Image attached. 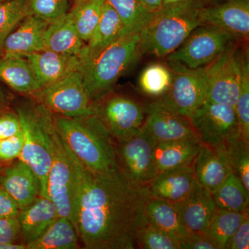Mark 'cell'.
<instances>
[{
  "label": "cell",
  "mask_w": 249,
  "mask_h": 249,
  "mask_svg": "<svg viewBox=\"0 0 249 249\" xmlns=\"http://www.w3.org/2000/svg\"><path fill=\"white\" fill-rule=\"evenodd\" d=\"M229 1V0H217L215 2H219V1Z\"/></svg>",
  "instance_id": "f907efd6"
},
{
  "label": "cell",
  "mask_w": 249,
  "mask_h": 249,
  "mask_svg": "<svg viewBox=\"0 0 249 249\" xmlns=\"http://www.w3.org/2000/svg\"><path fill=\"white\" fill-rule=\"evenodd\" d=\"M106 0H75L69 12L80 38L89 40L102 15Z\"/></svg>",
  "instance_id": "1f68e13d"
},
{
  "label": "cell",
  "mask_w": 249,
  "mask_h": 249,
  "mask_svg": "<svg viewBox=\"0 0 249 249\" xmlns=\"http://www.w3.org/2000/svg\"><path fill=\"white\" fill-rule=\"evenodd\" d=\"M0 80L21 94L32 96L41 89L27 58L14 54L0 58Z\"/></svg>",
  "instance_id": "484cf974"
},
{
  "label": "cell",
  "mask_w": 249,
  "mask_h": 249,
  "mask_svg": "<svg viewBox=\"0 0 249 249\" xmlns=\"http://www.w3.org/2000/svg\"><path fill=\"white\" fill-rule=\"evenodd\" d=\"M180 249H215L204 233L191 232L179 240Z\"/></svg>",
  "instance_id": "ee69618b"
},
{
  "label": "cell",
  "mask_w": 249,
  "mask_h": 249,
  "mask_svg": "<svg viewBox=\"0 0 249 249\" xmlns=\"http://www.w3.org/2000/svg\"><path fill=\"white\" fill-rule=\"evenodd\" d=\"M212 196L217 209L238 212L249 210V192L240 178L232 173Z\"/></svg>",
  "instance_id": "f546056e"
},
{
  "label": "cell",
  "mask_w": 249,
  "mask_h": 249,
  "mask_svg": "<svg viewBox=\"0 0 249 249\" xmlns=\"http://www.w3.org/2000/svg\"><path fill=\"white\" fill-rule=\"evenodd\" d=\"M144 109L145 118L142 129L156 143L199 139L189 118L165 107L158 99L147 103Z\"/></svg>",
  "instance_id": "5bb4252c"
},
{
  "label": "cell",
  "mask_w": 249,
  "mask_h": 249,
  "mask_svg": "<svg viewBox=\"0 0 249 249\" xmlns=\"http://www.w3.org/2000/svg\"><path fill=\"white\" fill-rule=\"evenodd\" d=\"M71 1H75V0H71Z\"/></svg>",
  "instance_id": "db71d44e"
},
{
  "label": "cell",
  "mask_w": 249,
  "mask_h": 249,
  "mask_svg": "<svg viewBox=\"0 0 249 249\" xmlns=\"http://www.w3.org/2000/svg\"><path fill=\"white\" fill-rule=\"evenodd\" d=\"M0 185L12 196L19 210L42 196L40 178L27 163L19 160L10 166L1 168Z\"/></svg>",
  "instance_id": "2e32d148"
},
{
  "label": "cell",
  "mask_w": 249,
  "mask_h": 249,
  "mask_svg": "<svg viewBox=\"0 0 249 249\" xmlns=\"http://www.w3.org/2000/svg\"><path fill=\"white\" fill-rule=\"evenodd\" d=\"M191 121L203 145L217 147L240 130L235 108L206 101Z\"/></svg>",
  "instance_id": "4fadbf2b"
},
{
  "label": "cell",
  "mask_w": 249,
  "mask_h": 249,
  "mask_svg": "<svg viewBox=\"0 0 249 249\" xmlns=\"http://www.w3.org/2000/svg\"><path fill=\"white\" fill-rule=\"evenodd\" d=\"M204 4H210L215 2L217 0H201Z\"/></svg>",
  "instance_id": "681fc988"
},
{
  "label": "cell",
  "mask_w": 249,
  "mask_h": 249,
  "mask_svg": "<svg viewBox=\"0 0 249 249\" xmlns=\"http://www.w3.org/2000/svg\"><path fill=\"white\" fill-rule=\"evenodd\" d=\"M19 116L24 143L18 160L27 163L40 178L42 196L46 185L53 152L54 127L52 113L30 98L16 107Z\"/></svg>",
  "instance_id": "5b68a950"
},
{
  "label": "cell",
  "mask_w": 249,
  "mask_h": 249,
  "mask_svg": "<svg viewBox=\"0 0 249 249\" xmlns=\"http://www.w3.org/2000/svg\"><path fill=\"white\" fill-rule=\"evenodd\" d=\"M111 92L94 103L95 114L114 142H119L141 130L145 121V109L144 106L132 98Z\"/></svg>",
  "instance_id": "7c38bea8"
},
{
  "label": "cell",
  "mask_w": 249,
  "mask_h": 249,
  "mask_svg": "<svg viewBox=\"0 0 249 249\" xmlns=\"http://www.w3.org/2000/svg\"><path fill=\"white\" fill-rule=\"evenodd\" d=\"M29 16L44 19L48 23L57 20L70 11V0H27Z\"/></svg>",
  "instance_id": "d590c367"
},
{
  "label": "cell",
  "mask_w": 249,
  "mask_h": 249,
  "mask_svg": "<svg viewBox=\"0 0 249 249\" xmlns=\"http://www.w3.org/2000/svg\"><path fill=\"white\" fill-rule=\"evenodd\" d=\"M47 50L79 58L85 42L80 38L70 13L49 23L44 35Z\"/></svg>",
  "instance_id": "d4e9b609"
},
{
  "label": "cell",
  "mask_w": 249,
  "mask_h": 249,
  "mask_svg": "<svg viewBox=\"0 0 249 249\" xmlns=\"http://www.w3.org/2000/svg\"><path fill=\"white\" fill-rule=\"evenodd\" d=\"M21 131L20 121L16 111L5 109L0 112V140L16 135Z\"/></svg>",
  "instance_id": "ab89813d"
},
{
  "label": "cell",
  "mask_w": 249,
  "mask_h": 249,
  "mask_svg": "<svg viewBox=\"0 0 249 249\" xmlns=\"http://www.w3.org/2000/svg\"><path fill=\"white\" fill-rule=\"evenodd\" d=\"M201 25L227 31L237 40L249 36V0H229L204 4L199 12Z\"/></svg>",
  "instance_id": "9a60e30c"
},
{
  "label": "cell",
  "mask_w": 249,
  "mask_h": 249,
  "mask_svg": "<svg viewBox=\"0 0 249 249\" xmlns=\"http://www.w3.org/2000/svg\"><path fill=\"white\" fill-rule=\"evenodd\" d=\"M223 147L232 173L240 178L249 192V142L239 130L226 141Z\"/></svg>",
  "instance_id": "d6a6232c"
},
{
  "label": "cell",
  "mask_w": 249,
  "mask_h": 249,
  "mask_svg": "<svg viewBox=\"0 0 249 249\" xmlns=\"http://www.w3.org/2000/svg\"><path fill=\"white\" fill-rule=\"evenodd\" d=\"M249 214H247L228 242L226 249L249 248Z\"/></svg>",
  "instance_id": "b9f144b4"
},
{
  "label": "cell",
  "mask_w": 249,
  "mask_h": 249,
  "mask_svg": "<svg viewBox=\"0 0 249 249\" xmlns=\"http://www.w3.org/2000/svg\"><path fill=\"white\" fill-rule=\"evenodd\" d=\"M173 204L183 225L195 233H204L216 209L212 194L197 181L188 196Z\"/></svg>",
  "instance_id": "e0dca14e"
},
{
  "label": "cell",
  "mask_w": 249,
  "mask_h": 249,
  "mask_svg": "<svg viewBox=\"0 0 249 249\" xmlns=\"http://www.w3.org/2000/svg\"><path fill=\"white\" fill-rule=\"evenodd\" d=\"M59 217L55 204L45 196H38L19 210L17 219L22 243L27 246L38 238Z\"/></svg>",
  "instance_id": "44dd1931"
},
{
  "label": "cell",
  "mask_w": 249,
  "mask_h": 249,
  "mask_svg": "<svg viewBox=\"0 0 249 249\" xmlns=\"http://www.w3.org/2000/svg\"><path fill=\"white\" fill-rule=\"evenodd\" d=\"M52 116L57 132L86 169L96 175L119 173L114 140L96 114L78 118Z\"/></svg>",
  "instance_id": "7a4b0ae2"
},
{
  "label": "cell",
  "mask_w": 249,
  "mask_h": 249,
  "mask_svg": "<svg viewBox=\"0 0 249 249\" xmlns=\"http://www.w3.org/2000/svg\"><path fill=\"white\" fill-rule=\"evenodd\" d=\"M53 142V159L47 177L46 195L55 204L59 216L70 219L76 227L77 202L74 170L66 143L55 128Z\"/></svg>",
  "instance_id": "ba28073f"
},
{
  "label": "cell",
  "mask_w": 249,
  "mask_h": 249,
  "mask_svg": "<svg viewBox=\"0 0 249 249\" xmlns=\"http://www.w3.org/2000/svg\"><path fill=\"white\" fill-rule=\"evenodd\" d=\"M1 168H2V166L0 164V171H1Z\"/></svg>",
  "instance_id": "f5cc1de1"
},
{
  "label": "cell",
  "mask_w": 249,
  "mask_h": 249,
  "mask_svg": "<svg viewBox=\"0 0 249 249\" xmlns=\"http://www.w3.org/2000/svg\"><path fill=\"white\" fill-rule=\"evenodd\" d=\"M144 211L150 225L178 241L192 232L183 225L178 211L170 201L150 196L145 201Z\"/></svg>",
  "instance_id": "4316f807"
},
{
  "label": "cell",
  "mask_w": 249,
  "mask_h": 249,
  "mask_svg": "<svg viewBox=\"0 0 249 249\" xmlns=\"http://www.w3.org/2000/svg\"><path fill=\"white\" fill-rule=\"evenodd\" d=\"M143 53L139 34L123 36L91 58L80 60L78 70L93 103L111 92L116 82Z\"/></svg>",
  "instance_id": "3957f363"
},
{
  "label": "cell",
  "mask_w": 249,
  "mask_h": 249,
  "mask_svg": "<svg viewBox=\"0 0 249 249\" xmlns=\"http://www.w3.org/2000/svg\"><path fill=\"white\" fill-rule=\"evenodd\" d=\"M124 26L115 10L106 1L102 15L89 40L85 43L80 60L91 58L124 36Z\"/></svg>",
  "instance_id": "603a6c76"
},
{
  "label": "cell",
  "mask_w": 249,
  "mask_h": 249,
  "mask_svg": "<svg viewBox=\"0 0 249 249\" xmlns=\"http://www.w3.org/2000/svg\"><path fill=\"white\" fill-rule=\"evenodd\" d=\"M67 148L76 181V229L83 248L135 249L137 232L147 224L148 188L130 184L119 173L94 175Z\"/></svg>",
  "instance_id": "6da1fadb"
},
{
  "label": "cell",
  "mask_w": 249,
  "mask_h": 249,
  "mask_svg": "<svg viewBox=\"0 0 249 249\" xmlns=\"http://www.w3.org/2000/svg\"><path fill=\"white\" fill-rule=\"evenodd\" d=\"M0 242L22 243L17 218H14V219L0 218Z\"/></svg>",
  "instance_id": "60d3db41"
},
{
  "label": "cell",
  "mask_w": 249,
  "mask_h": 249,
  "mask_svg": "<svg viewBox=\"0 0 249 249\" xmlns=\"http://www.w3.org/2000/svg\"><path fill=\"white\" fill-rule=\"evenodd\" d=\"M11 1V0H0V3L4 2V1Z\"/></svg>",
  "instance_id": "816d5d0a"
},
{
  "label": "cell",
  "mask_w": 249,
  "mask_h": 249,
  "mask_svg": "<svg viewBox=\"0 0 249 249\" xmlns=\"http://www.w3.org/2000/svg\"><path fill=\"white\" fill-rule=\"evenodd\" d=\"M239 128L247 142H249V62H245L242 72L240 93L235 107Z\"/></svg>",
  "instance_id": "74e56055"
},
{
  "label": "cell",
  "mask_w": 249,
  "mask_h": 249,
  "mask_svg": "<svg viewBox=\"0 0 249 249\" xmlns=\"http://www.w3.org/2000/svg\"><path fill=\"white\" fill-rule=\"evenodd\" d=\"M193 165L196 181L211 194L232 173L223 145L217 147L202 145Z\"/></svg>",
  "instance_id": "ac0fdd59"
},
{
  "label": "cell",
  "mask_w": 249,
  "mask_h": 249,
  "mask_svg": "<svg viewBox=\"0 0 249 249\" xmlns=\"http://www.w3.org/2000/svg\"><path fill=\"white\" fill-rule=\"evenodd\" d=\"M24 139L22 131L9 138L0 140V161L18 160L22 152Z\"/></svg>",
  "instance_id": "f35d334b"
},
{
  "label": "cell",
  "mask_w": 249,
  "mask_h": 249,
  "mask_svg": "<svg viewBox=\"0 0 249 249\" xmlns=\"http://www.w3.org/2000/svg\"><path fill=\"white\" fill-rule=\"evenodd\" d=\"M120 18L124 36L139 34L153 18L155 13L147 9L139 0H106Z\"/></svg>",
  "instance_id": "4dcf8cb0"
},
{
  "label": "cell",
  "mask_w": 249,
  "mask_h": 249,
  "mask_svg": "<svg viewBox=\"0 0 249 249\" xmlns=\"http://www.w3.org/2000/svg\"><path fill=\"white\" fill-rule=\"evenodd\" d=\"M185 1H188V0H162L163 5L175 4V3L182 2Z\"/></svg>",
  "instance_id": "c3c4849f"
},
{
  "label": "cell",
  "mask_w": 249,
  "mask_h": 249,
  "mask_svg": "<svg viewBox=\"0 0 249 249\" xmlns=\"http://www.w3.org/2000/svg\"><path fill=\"white\" fill-rule=\"evenodd\" d=\"M9 104V97L4 90L0 86V112L5 110Z\"/></svg>",
  "instance_id": "bcb514c9"
},
{
  "label": "cell",
  "mask_w": 249,
  "mask_h": 249,
  "mask_svg": "<svg viewBox=\"0 0 249 249\" xmlns=\"http://www.w3.org/2000/svg\"><path fill=\"white\" fill-rule=\"evenodd\" d=\"M79 236L73 223L59 217L36 240L27 244V249H80Z\"/></svg>",
  "instance_id": "83f0119b"
},
{
  "label": "cell",
  "mask_w": 249,
  "mask_h": 249,
  "mask_svg": "<svg viewBox=\"0 0 249 249\" xmlns=\"http://www.w3.org/2000/svg\"><path fill=\"white\" fill-rule=\"evenodd\" d=\"M241 42H232L213 62L206 66V101L235 107L244 65L249 60L248 51L242 49Z\"/></svg>",
  "instance_id": "8992f818"
},
{
  "label": "cell",
  "mask_w": 249,
  "mask_h": 249,
  "mask_svg": "<svg viewBox=\"0 0 249 249\" xmlns=\"http://www.w3.org/2000/svg\"><path fill=\"white\" fill-rule=\"evenodd\" d=\"M27 16V0H11L0 3V51L7 36Z\"/></svg>",
  "instance_id": "e575fe53"
},
{
  "label": "cell",
  "mask_w": 249,
  "mask_h": 249,
  "mask_svg": "<svg viewBox=\"0 0 249 249\" xmlns=\"http://www.w3.org/2000/svg\"><path fill=\"white\" fill-rule=\"evenodd\" d=\"M137 245L145 249H180L179 241L147 223L137 232Z\"/></svg>",
  "instance_id": "8d00e7d4"
},
{
  "label": "cell",
  "mask_w": 249,
  "mask_h": 249,
  "mask_svg": "<svg viewBox=\"0 0 249 249\" xmlns=\"http://www.w3.org/2000/svg\"><path fill=\"white\" fill-rule=\"evenodd\" d=\"M201 0H188L163 5L140 33L143 53L165 58L186 40L192 31L201 25Z\"/></svg>",
  "instance_id": "277c9868"
},
{
  "label": "cell",
  "mask_w": 249,
  "mask_h": 249,
  "mask_svg": "<svg viewBox=\"0 0 249 249\" xmlns=\"http://www.w3.org/2000/svg\"><path fill=\"white\" fill-rule=\"evenodd\" d=\"M24 57L41 88L78 70L80 65L79 58L76 55L56 53L47 49Z\"/></svg>",
  "instance_id": "ffe728a7"
},
{
  "label": "cell",
  "mask_w": 249,
  "mask_h": 249,
  "mask_svg": "<svg viewBox=\"0 0 249 249\" xmlns=\"http://www.w3.org/2000/svg\"><path fill=\"white\" fill-rule=\"evenodd\" d=\"M30 98L55 115L78 118L95 114V103L85 89L78 69Z\"/></svg>",
  "instance_id": "52a82bcc"
},
{
  "label": "cell",
  "mask_w": 249,
  "mask_h": 249,
  "mask_svg": "<svg viewBox=\"0 0 249 249\" xmlns=\"http://www.w3.org/2000/svg\"><path fill=\"white\" fill-rule=\"evenodd\" d=\"M147 9L152 13L157 12L163 6L162 0H139Z\"/></svg>",
  "instance_id": "f6af8a7d"
},
{
  "label": "cell",
  "mask_w": 249,
  "mask_h": 249,
  "mask_svg": "<svg viewBox=\"0 0 249 249\" xmlns=\"http://www.w3.org/2000/svg\"><path fill=\"white\" fill-rule=\"evenodd\" d=\"M19 206L8 192L0 185V218L14 219L19 213Z\"/></svg>",
  "instance_id": "7bdbcfd3"
},
{
  "label": "cell",
  "mask_w": 249,
  "mask_h": 249,
  "mask_svg": "<svg viewBox=\"0 0 249 249\" xmlns=\"http://www.w3.org/2000/svg\"><path fill=\"white\" fill-rule=\"evenodd\" d=\"M172 71L168 65L155 63L147 66L139 77V85L142 92L160 98L169 89Z\"/></svg>",
  "instance_id": "836d02e7"
},
{
  "label": "cell",
  "mask_w": 249,
  "mask_h": 249,
  "mask_svg": "<svg viewBox=\"0 0 249 249\" xmlns=\"http://www.w3.org/2000/svg\"><path fill=\"white\" fill-rule=\"evenodd\" d=\"M0 249H27V246L22 243H1Z\"/></svg>",
  "instance_id": "7dc6e473"
},
{
  "label": "cell",
  "mask_w": 249,
  "mask_h": 249,
  "mask_svg": "<svg viewBox=\"0 0 249 249\" xmlns=\"http://www.w3.org/2000/svg\"><path fill=\"white\" fill-rule=\"evenodd\" d=\"M49 24L36 16H26L4 40L2 54L27 56L45 50L44 35Z\"/></svg>",
  "instance_id": "d6986e66"
},
{
  "label": "cell",
  "mask_w": 249,
  "mask_h": 249,
  "mask_svg": "<svg viewBox=\"0 0 249 249\" xmlns=\"http://www.w3.org/2000/svg\"><path fill=\"white\" fill-rule=\"evenodd\" d=\"M196 183L193 163L158 174L148 187L150 196L175 203L188 196Z\"/></svg>",
  "instance_id": "7402d4cb"
},
{
  "label": "cell",
  "mask_w": 249,
  "mask_h": 249,
  "mask_svg": "<svg viewBox=\"0 0 249 249\" xmlns=\"http://www.w3.org/2000/svg\"><path fill=\"white\" fill-rule=\"evenodd\" d=\"M156 142L142 129L132 137L114 142L118 170L125 181L148 188L157 176L154 149Z\"/></svg>",
  "instance_id": "30bf717a"
},
{
  "label": "cell",
  "mask_w": 249,
  "mask_h": 249,
  "mask_svg": "<svg viewBox=\"0 0 249 249\" xmlns=\"http://www.w3.org/2000/svg\"><path fill=\"white\" fill-rule=\"evenodd\" d=\"M168 62L172 71L171 84L157 99L171 110L191 119L207 101L206 67L190 69L178 62Z\"/></svg>",
  "instance_id": "9c48e42d"
},
{
  "label": "cell",
  "mask_w": 249,
  "mask_h": 249,
  "mask_svg": "<svg viewBox=\"0 0 249 249\" xmlns=\"http://www.w3.org/2000/svg\"><path fill=\"white\" fill-rule=\"evenodd\" d=\"M203 143L199 139H187L156 143L154 162L157 175L192 164Z\"/></svg>",
  "instance_id": "cb8c5ba5"
},
{
  "label": "cell",
  "mask_w": 249,
  "mask_h": 249,
  "mask_svg": "<svg viewBox=\"0 0 249 249\" xmlns=\"http://www.w3.org/2000/svg\"><path fill=\"white\" fill-rule=\"evenodd\" d=\"M235 40L237 39L227 31L200 25L165 58L168 61L178 62L188 68H201L213 62Z\"/></svg>",
  "instance_id": "8fae6325"
},
{
  "label": "cell",
  "mask_w": 249,
  "mask_h": 249,
  "mask_svg": "<svg viewBox=\"0 0 249 249\" xmlns=\"http://www.w3.org/2000/svg\"><path fill=\"white\" fill-rule=\"evenodd\" d=\"M248 214L249 210L238 212L216 208L204 235L215 249H226L228 242Z\"/></svg>",
  "instance_id": "f1b7e54d"
}]
</instances>
